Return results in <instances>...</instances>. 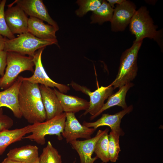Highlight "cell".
<instances>
[{
	"label": "cell",
	"instance_id": "cell-1",
	"mask_svg": "<svg viewBox=\"0 0 163 163\" xmlns=\"http://www.w3.org/2000/svg\"><path fill=\"white\" fill-rule=\"evenodd\" d=\"M18 101L22 117L29 123L32 124L46 120L38 84L22 81L19 90Z\"/></svg>",
	"mask_w": 163,
	"mask_h": 163
},
{
	"label": "cell",
	"instance_id": "cell-2",
	"mask_svg": "<svg viewBox=\"0 0 163 163\" xmlns=\"http://www.w3.org/2000/svg\"><path fill=\"white\" fill-rule=\"evenodd\" d=\"M129 25L130 31L136 37L134 42L143 41L144 38H148L153 39L161 47L162 31L157 30V27L154 24L146 7L142 6L136 10Z\"/></svg>",
	"mask_w": 163,
	"mask_h": 163
},
{
	"label": "cell",
	"instance_id": "cell-3",
	"mask_svg": "<svg viewBox=\"0 0 163 163\" xmlns=\"http://www.w3.org/2000/svg\"><path fill=\"white\" fill-rule=\"evenodd\" d=\"M142 41L134 42L132 46L122 53L118 73L110 84L113 89L130 82L136 76L138 70V53Z\"/></svg>",
	"mask_w": 163,
	"mask_h": 163
},
{
	"label": "cell",
	"instance_id": "cell-4",
	"mask_svg": "<svg viewBox=\"0 0 163 163\" xmlns=\"http://www.w3.org/2000/svg\"><path fill=\"white\" fill-rule=\"evenodd\" d=\"M58 46L57 39L44 40L39 38L27 32L20 34L12 39L5 38L4 51L13 52L33 57L36 51L48 46Z\"/></svg>",
	"mask_w": 163,
	"mask_h": 163
},
{
	"label": "cell",
	"instance_id": "cell-5",
	"mask_svg": "<svg viewBox=\"0 0 163 163\" xmlns=\"http://www.w3.org/2000/svg\"><path fill=\"white\" fill-rule=\"evenodd\" d=\"M6 52L7 67L0 82V88L4 90L13 83L22 72L29 71L34 72V66L33 57L15 52Z\"/></svg>",
	"mask_w": 163,
	"mask_h": 163
},
{
	"label": "cell",
	"instance_id": "cell-6",
	"mask_svg": "<svg viewBox=\"0 0 163 163\" xmlns=\"http://www.w3.org/2000/svg\"><path fill=\"white\" fill-rule=\"evenodd\" d=\"M66 117V113L63 112L50 120L32 124L30 129L31 134L24 136L23 139L33 141L41 145L45 143L47 135H55L59 140H61Z\"/></svg>",
	"mask_w": 163,
	"mask_h": 163
},
{
	"label": "cell",
	"instance_id": "cell-7",
	"mask_svg": "<svg viewBox=\"0 0 163 163\" xmlns=\"http://www.w3.org/2000/svg\"><path fill=\"white\" fill-rule=\"evenodd\" d=\"M70 85L75 90L81 91L90 97L89 107L81 116H85L88 113L91 116L97 114L103 107L105 101L113 94L114 90L110 84L107 86H101L93 92L91 91L86 87L81 86L73 81Z\"/></svg>",
	"mask_w": 163,
	"mask_h": 163
},
{
	"label": "cell",
	"instance_id": "cell-8",
	"mask_svg": "<svg viewBox=\"0 0 163 163\" xmlns=\"http://www.w3.org/2000/svg\"><path fill=\"white\" fill-rule=\"evenodd\" d=\"M45 47L40 48L36 52L33 57L35 66L33 75L30 77L21 76L18 78L21 81H27L30 83L43 85L50 88H56L60 92L66 93L70 90L68 86L54 82L49 78L43 67L41 61V56Z\"/></svg>",
	"mask_w": 163,
	"mask_h": 163
},
{
	"label": "cell",
	"instance_id": "cell-9",
	"mask_svg": "<svg viewBox=\"0 0 163 163\" xmlns=\"http://www.w3.org/2000/svg\"><path fill=\"white\" fill-rule=\"evenodd\" d=\"M66 117L62 137L67 143L77 140L78 138L88 139L91 138L96 129L88 128L82 125L76 118L75 113H66Z\"/></svg>",
	"mask_w": 163,
	"mask_h": 163
},
{
	"label": "cell",
	"instance_id": "cell-10",
	"mask_svg": "<svg viewBox=\"0 0 163 163\" xmlns=\"http://www.w3.org/2000/svg\"><path fill=\"white\" fill-rule=\"evenodd\" d=\"M136 11V5L129 0H124L122 3L117 5L110 21L111 30L115 32L124 31Z\"/></svg>",
	"mask_w": 163,
	"mask_h": 163
},
{
	"label": "cell",
	"instance_id": "cell-11",
	"mask_svg": "<svg viewBox=\"0 0 163 163\" xmlns=\"http://www.w3.org/2000/svg\"><path fill=\"white\" fill-rule=\"evenodd\" d=\"M16 4L27 15L40 19L59 30L57 23L50 17L46 6L41 0H16Z\"/></svg>",
	"mask_w": 163,
	"mask_h": 163
},
{
	"label": "cell",
	"instance_id": "cell-12",
	"mask_svg": "<svg viewBox=\"0 0 163 163\" xmlns=\"http://www.w3.org/2000/svg\"><path fill=\"white\" fill-rule=\"evenodd\" d=\"M5 21L11 33L21 34L27 32L28 19L24 11L17 5H8L5 11Z\"/></svg>",
	"mask_w": 163,
	"mask_h": 163
},
{
	"label": "cell",
	"instance_id": "cell-13",
	"mask_svg": "<svg viewBox=\"0 0 163 163\" xmlns=\"http://www.w3.org/2000/svg\"><path fill=\"white\" fill-rule=\"evenodd\" d=\"M104 130H99L95 136L84 140H76L70 142L72 147L78 153L80 163H94L98 158H92L95 144L100 137L104 133Z\"/></svg>",
	"mask_w": 163,
	"mask_h": 163
},
{
	"label": "cell",
	"instance_id": "cell-14",
	"mask_svg": "<svg viewBox=\"0 0 163 163\" xmlns=\"http://www.w3.org/2000/svg\"><path fill=\"white\" fill-rule=\"evenodd\" d=\"M133 109V106L130 105L114 114H103L100 118L94 122L84 121L82 125L88 127L93 128L96 129L100 126H107L110 128L111 131L124 133L120 127L121 120L126 114L131 112Z\"/></svg>",
	"mask_w": 163,
	"mask_h": 163
},
{
	"label": "cell",
	"instance_id": "cell-15",
	"mask_svg": "<svg viewBox=\"0 0 163 163\" xmlns=\"http://www.w3.org/2000/svg\"><path fill=\"white\" fill-rule=\"evenodd\" d=\"M22 82L17 78L10 86L0 91V108L5 107L9 108L14 116L19 119L22 117L18 101V94Z\"/></svg>",
	"mask_w": 163,
	"mask_h": 163
},
{
	"label": "cell",
	"instance_id": "cell-16",
	"mask_svg": "<svg viewBox=\"0 0 163 163\" xmlns=\"http://www.w3.org/2000/svg\"><path fill=\"white\" fill-rule=\"evenodd\" d=\"M42 100L46 114V120L63 113L62 107L54 89L43 85H39Z\"/></svg>",
	"mask_w": 163,
	"mask_h": 163
},
{
	"label": "cell",
	"instance_id": "cell-17",
	"mask_svg": "<svg viewBox=\"0 0 163 163\" xmlns=\"http://www.w3.org/2000/svg\"><path fill=\"white\" fill-rule=\"evenodd\" d=\"M58 30L51 25L45 24L38 18L30 17L28 19L27 32L39 38L57 39L56 33Z\"/></svg>",
	"mask_w": 163,
	"mask_h": 163
},
{
	"label": "cell",
	"instance_id": "cell-18",
	"mask_svg": "<svg viewBox=\"0 0 163 163\" xmlns=\"http://www.w3.org/2000/svg\"><path fill=\"white\" fill-rule=\"evenodd\" d=\"M53 89L64 112L75 113L81 110H85L88 108L89 103L87 100L77 96L66 94L55 88Z\"/></svg>",
	"mask_w": 163,
	"mask_h": 163
},
{
	"label": "cell",
	"instance_id": "cell-19",
	"mask_svg": "<svg viewBox=\"0 0 163 163\" xmlns=\"http://www.w3.org/2000/svg\"><path fill=\"white\" fill-rule=\"evenodd\" d=\"M7 157L23 163H35L39 158L38 148L29 145L15 148L9 151Z\"/></svg>",
	"mask_w": 163,
	"mask_h": 163
},
{
	"label": "cell",
	"instance_id": "cell-20",
	"mask_svg": "<svg viewBox=\"0 0 163 163\" xmlns=\"http://www.w3.org/2000/svg\"><path fill=\"white\" fill-rule=\"evenodd\" d=\"M31 125L12 130L0 131V155H2L11 144L21 141L26 134L30 133Z\"/></svg>",
	"mask_w": 163,
	"mask_h": 163
},
{
	"label": "cell",
	"instance_id": "cell-21",
	"mask_svg": "<svg viewBox=\"0 0 163 163\" xmlns=\"http://www.w3.org/2000/svg\"><path fill=\"white\" fill-rule=\"evenodd\" d=\"M133 85V84L130 82L120 88L117 91L108 97L107 102L98 113L91 116L90 120L94 119L105 110L114 106L120 107L123 109L126 108L128 107L126 102V95L129 90Z\"/></svg>",
	"mask_w": 163,
	"mask_h": 163
},
{
	"label": "cell",
	"instance_id": "cell-22",
	"mask_svg": "<svg viewBox=\"0 0 163 163\" xmlns=\"http://www.w3.org/2000/svg\"><path fill=\"white\" fill-rule=\"evenodd\" d=\"M114 9L106 0H102L101 5L92 12L90 17L91 24H102L104 22L110 21L113 17Z\"/></svg>",
	"mask_w": 163,
	"mask_h": 163
},
{
	"label": "cell",
	"instance_id": "cell-23",
	"mask_svg": "<svg viewBox=\"0 0 163 163\" xmlns=\"http://www.w3.org/2000/svg\"><path fill=\"white\" fill-rule=\"evenodd\" d=\"M124 133L111 131L108 135V152L109 161L115 162L118 159L121 150L119 144V137Z\"/></svg>",
	"mask_w": 163,
	"mask_h": 163
},
{
	"label": "cell",
	"instance_id": "cell-24",
	"mask_svg": "<svg viewBox=\"0 0 163 163\" xmlns=\"http://www.w3.org/2000/svg\"><path fill=\"white\" fill-rule=\"evenodd\" d=\"M104 133L100 137L96 142L94 152L96 156L104 163L109 161L108 152V132L109 129H105Z\"/></svg>",
	"mask_w": 163,
	"mask_h": 163
},
{
	"label": "cell",
	"instance_id": "cell-25",
	"mask_svg": "<svg viewBox=\"0 0 163 163\" xmlns=\"http://www.w3.org/2000/svg\"><path fill=\"white\" fill-rule=\"evenodd\" d=\"M39 158L40 163H62L61 155L50 141L43 149Z\"/></svg>",
	"mask_w": 163,
	"mask_h": 163
},
{
	"label": "cell",
	"instance_id": "cell-26",
	"mask_svg": "<svg viewBox=\"0 0 163 163\" xmlns=\"http://www.w3.org/2000/svg\"><path fill=\"white\" fill-rule=\"evenodd\" d=\"M101 0H78L76 2L79 8L75 11L76 15L82 17L89 11L93 12L101 5Z\"/></svg>",
	"mask_w": 163,
	"mask_h": 163
},
{
	"label": "cell",
	"instance_id": "cell-27",
	"mask_svg": "<svg viewBox=\"0 0 163 163\" xmlns=\"http://www.w3.org/2000/svg\"><path fill=\"white\" fill-rule=\"evenodd\" d=\"M6 2V0H2L0 2V34L9 39H12L15 37L10 31L5 21L4 7Z\"/></svg>",
	"mask_w": 163,
	"mask_h": 163
},
{
	"label": "cell",
	"instance_id": "cell-28",
	"mask_svg": "<svg viewBox=\"0 0 163 163\" xmlns=\"http://www.w3.org/2000/svg\"><path fill=\"white\" fill-rule=\"evenodd\" d=\"M13 119L4 114L2 109L0 108V131L9 129L13 126Z\"/></svg>",
	"mask_w": 163,
	"mask_h": 163
},
{
	"label": "cell",
	"instance_id": "cell-29",
	"mask_svg": "<svg viewBox=\"0 0 163 163\" xmlns=\"http://www.w3.org/2000/svg\"><path fill=\"white\" fill-rule=\"evenodd\" d=\"M7 66V52L4 50L0 51V75H4L5 70Z\"/></svg>",
	"mask_w": 163,
	"mask_h": 163
},
{
	"label": "cell",
	"instance_id": "cell-30",
	"mask_svg": "<svg viewBox=\"0 0 163 163\" xmlns=\"http://www.w3.org/2000/svg\"><path fill=\"white\" fill-rule=\"evenodd\" d=\"M106 1L113 8L115 4H120L124 1V0H107Z\"/></svg>",
	"mask_w": 163,
	"mask_h": 163
},
{
	"label": "cell",
	"instance_id": "cell-31",
	"mask_svg": "<svg viewBox=\"0 0 163 163\" xmlns=\"http://www.w3.org/2000/svg\"><path fill=\"white\" fill-rule=\"evenodd\" d=\"M5 38L0 34V51L3 50L5 47Z\"/></svg>",
	"mask_w": 163,
	"mask_h": 163
},
{
	"label": "cell",
	"instance_id": "cell-32",
	"mask_svg": "<svg viewBox=\"0 0 163 163\" xmlns=\"http://www.w3.org/2000/svg\"><path fill=\"white\" fill-rule=\"evenodd\" d=\"M1 163H23L10 159L8 157L5 158Z\"/></svg>",
	"mask_w": 163,
	"mask_h": 163
},
{
	"label": "cell",
	"instance_id": "cell-33",
	"mask_svg": "<svg viewBox=\"0 0 163 163\" xmlns=\"http://www.w3.org/2000/svg\"><path fill=\"white\" fill-rule=\"evenodd\" d=\"M35 163H40L39 161V158H38V160L36 161V162Z\"/></svg>",
	"mask_w": 163,
	"mask_h": 163
},
{
	"label": "cell",
	"instance_id": "cell-34",
	"mask_svg": "<svg viewBox=\"0 0 163 163\" xmlns=\"http://www.w3.org/2000/svg\"><path fill=\"white\" fill-rule=\"evenodd\" d=\"M76 163V160H75L73 162V163Z\"/></svg>",
	"mask_w": 163,
	"mask_h": 163
},
{
	"label": "cell",
	"instance_id": "cell-35",
	"mask_svg": "<svg viewBox=\"0 0 163 163\" xmlns=\"http://www.w3.org/2000/svg\"><path fill=\"white\" fill-rule=\"evenodd\" d=\"M99 163H103V162H101Z\"/></svg>",
	"mask_w": 163,
	"mask_h": 163
},
{
	"label": "cell",
	"instance_id": "cell-36",
	"mask_svg": "<svg viewBox=\"0 0 163 163\" xmlns=\"http://www.w3.org/2000/svg\"><path fill=\"white\" fill-rule=\"evenodd\" d=\"M0 80H1V78H0Z\"/></svg>",
	"mask_w": 163,
	"mask_h": 163
}]
</instances>
